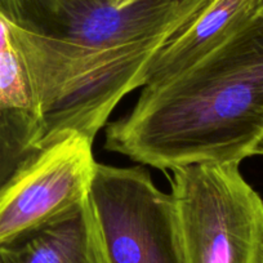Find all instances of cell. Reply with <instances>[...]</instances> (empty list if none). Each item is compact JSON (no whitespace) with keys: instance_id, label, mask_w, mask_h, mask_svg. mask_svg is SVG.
<instances>
[{"instance_id":"obj_1","label":"cell","mask_w":263,"mask_h":263,"mask_svg":"<svg viewBox=\"0 0 263 263\" xmlns=\"http://www.w3.org/2000/svg\"><path fill=\"white\" fill-rule=\"evenodd\" d=\"M191 0H0L32 79L43 145L95 137L121 100L145 87L151 61Z\"/></svg>"},{"instance_id":"obj_2","label":"cell","mask_w":263,"mask_h":263,"mask_svg":"<svg viewBox=\"0 0 263 263\" xmlns=\"http://www.w3.org/2000/svg\"><path fill=\"white\" fill-rule=\"evenodd\" d=\"M263 137V13L186 71L142 88L106 129V148L171 169L237 163Z\"/></svg>"},{"instance_id":"obj_3","label":"cell","mask_w":263,"mask_h":263,"mask_svg":"<svg viewBox=\"0 0 263 263\" xmlns=\"http://www.w3.org/2000/svg\"><path fill=\"white\" fill-rule=\"evenodd\" d=\"M184 263H263V200L237 163L173 169Z\"/></svg>"},{"instance_id":"obj_4","label":"cell","mask_w":263,"mask_h":263,"mask_svg":"<svg viewBox=\"0 0 263 263\" xmlns=\"http://www.w3.org/2000/svg\"><path fill=\"white\" fill-rule=\"evenodd\" d=\"M88 195L108 263H184L173 197L142 165L97 163Z\"/></svg>"},{"instance_id":"obj_5","label":"cell","mask_w":263,"mask_h":263,"mask_svg":"<svg viewBox=\"0 0 263 263\" xmlns=\"http://www.w3.org/2000/svg\"><path fill=\"white\" fill-rule=\"evenodd\" d=\"M96 166L93 141L82 133L43 146L0 187V245L84 200Z\"/></svg>"},{"instance_id":"obj_6","label":"cell","mask_w":263,"mask_h":263,"mask_svg":"<svg viewBox=\"0 0 263 263\" xmlns=\"http://www.w3.org/2000/svg\"><path fill=\"white\" fill-rule=\"evenodd\" d=\"M44 124L22 50L0 12V187L42 148Z\"/></svg>"},{"instance_id":"obj_7","label":"cell","mask_w":263,"mask_h":263,"mask_svg":"<svg viewBox=\"0 0 263 263\" xmlns=\"http://www.w3.org/2000/svg\"><path fill=\"white\" fill-rule=\"evenodd\" d=\"M262 13L263 0H191L189 16L151 61L145 87L186 71Z\"/></svg>"},{"instance_id":"obj_8","label":"cell","mask_w":263,"mask_h":263,"mask_svg":"<svg viewBox=\"0 0 263 263\" xmlns=\"http://www.w3.org/2000/svg\"><path fill=\"white\" fill-rule=\"evenodd\" d=\"M0 263H108L89 195L65 213L0 245Z\"/></svg>"},{"instance_id":"obj_9","label":"cell","mask_w":263,"mask_h":263,"mask_svg":"<svg viewBox=\"0 0 263 263\" xmlns=\"http://www.w3.org/2000/svg\"><path fill=\"white\" fill-rule=\"evenodd\" d=\"M253 155H263V137L260 138L259 142H258L257 146L254 147Z\"/></svg>"},{"instance_id":"obj_10","label":"cell","mask_w":263,"mask_h":263,"mask_svg":"<svg viewBox=\"0 0 263 263\" xmlns=\"http://www.w3.org/2000/svg\"><path fill=\"white\" fill-rule=\"evenodd\" d=\"M120 2H121V6L128 7V6H132V4L137 3V2H140V0H120Z\"/></svg>"}]
</instances>
